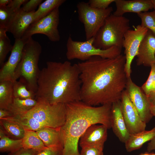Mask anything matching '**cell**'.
I'll list each match as a JSON object with an SVG mask.
<instances>
[{
	"label": "cell",
	"mask_w": 155,
	"mask_h": 155,
	"mask_svg": "<svg viewBox=\"0 0 155 155\" xmlns=\"http://www.w3.org/2000/svg\"><path fill=\"white\" fill-rule=\"evenodd\" d=\"M126 58L94 56L77 63L81 81V101L89 105L112 104L121 100L127 77Z\"/></svg>",
	"instance_id": "1"
},
{
	"label": "cell",
	"mask_w": 155,
	"mask_h": 155,
	"mask_svg": "<svg viewBox=\"0 0 155 155\" xmlns=\"http://www.w3.org/2000/svg\"><path fill=\"white\" fill-rule=\"evenodd\" d=\"M81 85L77 63L48 61L40 72L36 99L43 98L51 104L81 101Z\"/></svg>",
	"instance_id": "2"
},
{
	"label": "cell",
	"mask_w": 155,
	"mask_h": 155,
	"mask_svg": "<svg viewBox=\"0 0 155 155\" xmlns=\"http://www.w3.org/2000/svg\"><path fill=\"white\" fill-rule=\"evenodd\" d=\"M112 104L95 107L82 101L65 104V120L60 128L63 145V155H80L78 148L80 139L91 125L100 124L108 129L111 128Z\"/></svg>",
	"instance_id": "3"
},
{
	"label": "cell",
	"mask_w": 155,
	"mask_h": 155,
	"mask_svg": "<svg viewBox=\"0 0 155 155\" xmlns=\"http://www.w3.org/2000/svg\"><path fill=\"white\" fill-rule=\"evenodd\" d=\"M42 47L32 37L25 44L20 61L15 72L12 82L19 79L28 89L36 93L38 89L37 80L40 70L38 67Z\"/></svg>",
	"instance_id": "4"
},
{
	"label": "cell",
	"mask_w": 155,
	"mask_h": 155,
	"mask_svg": "<svg viewBox=\"0 0 155 155\" xmlns=\"http://www.w3.org/2000/svg\"><path fill=\"white\" fill-rule=\"evenodd\" d=\"M130 29L128 19L111 14L106 19L94 37L93 45L103 50L113 46L122 48L124 35Z\"/></svg>",
	"instance_id": "5"
},
{
	"label": "cell",
	"mask_w": 155,
	"mask_h": 155,
	"mask_svg": "<svg viewBox=\"0 0 155 155\" xmlns=\"http://www.w3.org/2000/svg\"><path fill=\"white\" fill-rule=\"evenodd\" d=\"M94 38L84 42L73 40L71 36L67 40L66 56L69 60L74 59L84 61L94 56L104 58H115L121 54L122 48L113 46L106 49H102L93 45Z\"/></svg>",
	"instance_id": "6"
},
{
	"label": "cell",
	"mask_w": 155,
	"mask_h": 155,
	"mask_svg": "<svg viewBox=\"0 0 155 155\" xmlns=\"http://www.w3.org/2000/svg\"><path fill=\"white\" fill-rule=\"evenodd\" d=\"M36 99V105L24 114L34 118L46 127L60 128L65 120V104H51L41 98Z\"/></svg>",
	"instance_id": "7"
},
{
	"label": "cell",
	"mask_w": 155,
	"mask_h": 155,
	"mask_svg": "<svg viewBox=\"0 0 155 155\" xmlns=\"http://www.w3.org/2000/svg\"><path fill=\"white\" fill-rule=\"evenodd\" d=\"M77 7L79 20L84 25L86 40L94 37L106 18L111 14L113 8L100 9L91 7L88 2H80Z\"/></svg>",
	"instance_id": "8"
},
{
	"label": "cell",
	"mask_w": 155,
	"mask_h": 155,
	"mask_svg": "<svg viewBox=\"0 0 155 155\" xmlns=\"http://www.w3.org/2000/svg\"><path fill=\"white\" fill-rule=\"evenodd\" d=\"M59 7L31 24L22 38L28 39L34 34H41L45 35L51 41H59L60 38L58 29L59 22Z\"/></svg>",
	"instance_id": "9"
},
{
	"label": "cell",
	"mask_w": 155,
	"mask_h": 155,
	"mask_svg": "<svg viewBox=\"0 0 155 155\" xmlns=\"http://www.w3.org/2000/svg\"><path fill=\"white\" fill-rule=\"evenodd\" d=\"M133 28V29H130L125 33L123 42L126 58L125 69L128 78L131 77L132 62L137 55L141 41L148 30L141 25Z\"/></svg>",
	"instance_id": "10"
},
{
	"label": "cell",
	"mask_w": 155,
	"mask_h": 155,
	"mask_svg": "<svg viewBox=\"0 0 155 155\" xmlns=\"http://www.w3.org/2000/svg\"><path fill=\"white\" fill-rule=\"evenodd\" d=\"M125 90L142 120L146 123L149 122L153 116L150 111L151 105L141 88L134 83L130 77L127 78Z\"/></svg>",
	"instance_id": "11"
},
{
	"label": "cell",
	"mask_w": 155,
	"mask_h": 155,
	"mask_svg": "<svg viewBox=\"0 0 155 155\" xmlns=\"http://www.w3.org/2000/svg\"><path fill=\"white\" fill-rule=\"evenodd\" d=\"M120 101L123 115L130 134L145 130L146 123L141 119L125 90L122 92Z\"/></svg>",
	"instance_id": "12"
},
{
	"label": "cell",
	"mask_w": 155,
	"mask_h": 155,
	"mask_svg": "<svg viewBox=\"0 0 155 155\" xmlns=\"http://www.w3.org/2000/svg\"><path fill=\"white\" fill-rule=\"evenodd\" d=\"M28 39L22 38L15 39L9 58L0 69V82L12 81L16 70L22 58L24 46Z\"/></svg>",
	"instance_id": "13"
},
{
	"label": "cell",
	"mask_w": 155,
	"mask_h": 155,
	"mask_svg": "<svg viewBox=\"0 0 155 155\" xmlns=\"http://www.w3.org/2000/svg\"><path fill=\"white\" fill-rule=\"evenodd\" d=\"M35 11L27 12L21 7L14 13L7 30L15 39L22 38L29 26L34 22V14Z\"/></svg>",
	"instance_id": "14"
},
{
	"label": "cell",
	"mask_w": 155,
	"mask_h": 155,
	"mask_svg": "<svg viewBox=\"0 0 155 155\" xmlns=\"http://www.w3.org/2000/svg\"><path fill=\"white\" fill-rule=\"evenodd\" d=\"M136 57L137 66L150 67L155 63V35L149 30L141 41Z\"/></svg>",
	"instance_id": "15"
},
{
	"label": "cell",
	"mask_w": 155,
	"mask_h": 155,
	"mask_svg": "<svg viewBox=\"0 0 155 155\" xmlns=\"http://www.w3.org/2000/svg\"><path fill=\"white\" fill-rule=\"evenodd\" d=\"M110 121L114 133L121 142L125 143L130 134L123 115L120 100L112 104Z\"/></svg>",
	"instance_id": "16"
},
{
	"label": "cell",
	"mask_w": 155,
	"mask_h": 155,
	"mask_svg": "<svg viewBox=\"0 0 155 155\" xmlns=\"http://www.w3.org/2000/svg\"><path fill=\"white\" fill-rule=\"evenodd\" d=\"M108 127L101 124H93L89 126L81 136L79 144L81 147L92 145L104 146L107 137Z\"/></svg>",
	"instance_id": "17"
},
{
	"label": "cell",
	"mask_w": 155,
	"mask_h": 155,
	"mask_svg": "<svg viewBox=\"0 0 155 155\" xmlns=\"http://www.w3.org/2000/svg\"><path fill=\"white\" fill-rule=\"evenodd\" d=\"M116 9L113 14L123 16L128 12L136 13L147 12L153 8L151 0H115Z\"/></svg>",
	"instance_id": "18"
},
{
	"label": "cell",
	"mask_w": 155,
	"mask_h": 155,
	"mask_svg": "<svg viewBox=\"0 0 155 155\" xmlns=\"http://www.w3.org/2000/svg\"><path fill=\"white\" fill-rule=\"evenodd\" d=\"M60 128L45 127L36 132L46 147L63 148Z\"/></svg>",
	"instance_id": "19"
},
{
	"label": "cell",
	"mask_w": 155,
	"mask_h": 155,
	"mask_svg": "<svg viewBox=\"0 0 155 155\" xmlns=\"http://www.w3.org/2000/svg\"><path fill=\"white\" fill-rule=\"evenodd\" d=\"M155 136V127L150 130H144L131 134L125 142L126 150L130 152L140 148L143 144L150 141Z\"/></svg>",
	"instance_id": "20"
},
{
	"label": "cell",
	"mask_w": 155,
	"mask_h": 155,
	"mask_svg": "<svg viewBox=\"0 0 155 155\" xmlns=\"http://www.w3.org/2000/svg\"><path fill=\"white\" fill-rule=\"evenodd\" d=\"M0 127L9 137L16 140L22 139L23 138L25 129L17 123L3 118L0 119Z\"/></svg>",
	"instance_id": "21"
},
{
	"label": "cell",
	"mask_w": 155,
	"mask_h": 155,
	"mask_svg": "<svg viewBox=\"0 0 155 155\" xmlns=\"http://www.w3.org/2000/svg\"><path fill=\"white\" fill-rule=\"evenodd\" d=\"M37 101L35 99H21L14 98L7 109L13 115L25 114L37 104Z\"/></svg>",
	"instance_id": "22"
},
{
	"label": "cell",
	"mask_w": 155,
	"mask_h": 155,
	"mask_svg": "<svg viewBox=\"0 0 155 155\" xmlns=\"http://www.w3.org/2000/svg\"><path fill=\"white\" fill-rule=\"evenodd\" d=\"M22 140L23 148L25 149L38 151L47 147L35 131L25 129L24 135Z\"/></svg>",
	"instance_id": "23"
},
{
	"label": "cell",
	"mask_w": 155,
	"mask_h": 155,
	"mask_svg": "<svg viewBox=\"0 0 155 155\" xmlns=\"http://www.w3.org/2000/svg\"><path fill=\"white\" fill-rule=\"evenodd\" d=\"M14 98L13 82L10 80L0 82V108L7 110Z\"/></svg>",
	"instance_id": "24"
},
{
	"label": "cell",
	"mask_w": 155,
	"mask_h": 155,
	"mask_svg": "<svg viewBox=\"0 0 155 155\" xmlns=\"http://www.w3.org/2000/svg\"><path fill=\"white\" fill-rule=\"evenodd\" d=\"M15 121L21 125L25 129L36 131L46 127L34 118L24 114L13 115L5 118Z\"/></svg>",
	"instance_id": "25"
},
{
	"label": "cell",
	"mask_w": 155,
	"mask_h": 155,
	"mask_svg": "<svg viewBox=\"0 0 155 155\" xmlns=\"http://www.w3.org/2000/svg\"><path fill=\"white\" fill-rule=\"evenodd\" d=\"M65 0H46L41 3L34 14V22L47 16L55 8L59 7Z\"/></svg>",
	"instance_id": "26"
},
{
	"label": "cell",
	"mask_w": 155,
	"mask_h": 155,
	"mask_svg": "<svg viewBox=\"0 0 155 155\" xmlns=\"http://www.w3.org/2000/svg\"><path fill=\"white\" fill-rule=\"evenodd\" d=\"M22 148V139H14L6 135L0 137V152H11Z\"/></svg>",
	"instance_id": "27"
},
{
	"label": "cell",
	"mask_w": 155,
	"mask_h": 155,
	"mask_svg": "<svg viewBox=\"0 0 155 155\" xmlns=\"http://www.w3.org/2000/svg\"><path fill=\"white\" fill-rule=\"evenodd\" d=\"M13 91L14 98L36 99V93L28 90L24 83L19 80L13 82Z\"/></svg>",
	"instance_id": "28"
},
{
	"label": "cell",
	"mask_w": 155,
	"mask_h": 155,
	"mask_svg": "<svg viewBox=\"0 0 155 155\" xmlns=\"http://www.w3.org/2000/svg\"><path fill=\"white\" fill-rule=\"evenodd\" d=\"M137 14L141 19L140 25L150 30L155 35V11L142 12Z\"/></svg>",
	"instance_id": "29"
},
{
	"label": "cell",
	"mask_w": 155,
	"mask_h": 155,
	"mask_svg": "<svg viewBox=\"0 0 155 155\" xmlns=\"http://www.w3.org/2000/svg\"><path fill=\"white\" fill-rule=\"evenodd\" d=\"M13 45L6 33L0 34V65L1 67L4 63L7 55L11 51Z\"/></svg>",
	"instance_id": "30"
},
{
	"label": "cell",
	"mask_w": 155,
	"mask_h": 155,
	"mask_svg": "<svg viewBox=\"0 0 155 155\" xmlns=\"http://www.w3.org/2000/svg\"><path fill=\"white\" fill-rule=\"evenodd\" d=\"M151 71L146 82L141 87L142 90L148 96L154 91L155 86V63L152 64L151 66Z\"/></svg>",
	"instance_id": "31"
},
{
	"label": "cell",
	"mask_w": 155,
	"mask_h": 155,
	"mask_svg": "<svg viewBox=\"0 0 155 155\" xmlns=\"http://www.w3.org/2000/svg\"><path fill=\"white\" fill-rule=\"evenodd\" d=\"M14 12L7 6H0V28L7 29Z\"/></svg>",
	"instance_id": "32"
},
{
	"label": "cell",
	"mask_w": 155,
	"mask_h": 155,
	"mask_svg": "<svg viewBox=\"0 0 155 155\" xmlns=\"http://www.w3.org/2000/svg\"><path fill=\"white\" fill-rule=\"evenodd\" d=\"M81 147L80 155H104V146L87 145Z\"/></svg>",
	"instance_id": "33"
},
{
	"label": "cell",
	"mask_w": 155,
	"mask_h": 155,
	"mask_svg": "<svg viewBox=\"0 0 155 155\" xmlns=\"http://www.w3.org/2000/svg\"><path fill=\"white\" fill-rule=\"evenodd\" d=\"M115 0H90L88 3L92 7L100 9H105Z\"/></svg>",
	"instance_id": "34"
},
{
	"label": "cell",
	"mask_w": 155,
	"mask_h": 155,
	"mask_svg": "<svg viewBox=\"0 0 155 155\" xmlns=\"http://www.w3.org/2000/svg\"><path fill=\"white\" fill-rule=\"evenodd\" d=\"M63 148L47 147L37 152L35 155H63Z\"/></svg>",
	"instance_id": "35"
},
{
	"label": "cell",
	"mask_w": 155,
	"mask_h": 155,
	"mask_svg": "<svg viewBox=\"0 0 155 155\" xmlns=\"http://www.w3.org/2000/svg\"><path fill=\"white\" fill-rule=\"evenodd\" d=\"M42 0H28L22 8L24 11L29 12L35 11V9L41 4Z\"/></svg>",
	"instance_id": "36"
},
{
	"label": "cell",
	"mask_w": 155,
	"mask_h": 155,
	"mask_svg": "<svg viewBox=\"0 0 155 155\" xmlns=\"http://www.w3.org/2000/svg\"><path fill=\"white\" fill-rule=\"evenodd\" d=\"M28 0H11L7 6L14 12H16L21 8V6L26 3Z\"/></svg>",
	"instance_id": "37"
},
{
	"label": "cell",
	"mask_w": 155,
	"mask_h": 155,
	"mask_svg": "<svg viewBox=\"0 0 155 155\" xmlns=\"http://www.w3.org/2000/svg\"><path fill=\"white\" fill-rule=\"evenodd\" d=\"M38 151L22 148L14 152L9 153L7 155H35Z\"/></svg>",
	"instance_id": "38"
},
{
	"label": "cell",
	"mask_w": 155,
	"mask_h": 155,
	"mask_svg": "<svg viewBox=\"0 0 155 155\" xmlns=\"http://www.w3.org/2000/svg\"><path fill=\"white\" fill-rule=\"evenodd\" d=\"M11 112L8 110L0 108V119L12 116Z\"/></svg>",
	"instance_id": "39"
},
{
	"label": "cell",
	"mask_w": 155,
	"mask_h": 155,
	"mask_svg": "<svg viewBox=\"0 0 155 155\" xmlns=\"http://www.w3.org/2000/svg\"><path fill=\"white\" fill-rule=\"evenodd\" d=\"M147 150L149 152L155 150V136L148 143Z\"/></svg>",
	"instance_id": "40"
},
{
	"label": "cell",
	"mask_w": 155,
	"mask_h": 155,
	"mask_svg": "<svg viewBox=\"0 0 155 155\" xmlns=\"http://www.w3.org/2000/svg\"><path fill=\"white\" fill-rule=\"evenodd\" d=\"M148 97L151 106H155V91L152 93Z\"/></svg>",
	"instance_id": "41"
},
{
	"label": "cell",
	"mask_w": 155,
	"mask_h": 155,
	"mask_svg": "<svg viewBox=\"0 0 155 155\" xmlns=\"http://www.w3.org/2000/svg\"><path fill=\"white\" fill-rule=\"evenodd\" d=\"M11 0H0V6H7L10 3Z\"/></svg>",
	"instance_id": "42"
},
{
	"label": "cell",
	"mask_w": 155,
	"mask_h": 155,
	"mask_svg": "<svg viewBox=\"0 0 155 155\" xmlns=\"http://www.w3.org/2000/svg\"><path fill=\"white\" fill-rule=\"evenodd\" d=\"M150 109L151 113L153 116H155V105L151 106Z\"/></svg>",
	"instance_id": "43"
},
{
	"label": "cell",
	"mask_w": 155,
	"mask_h": 155,
	"mask_svg": "<svg viewBox=\"0 0 155 155\" xmlns=\"http://www.w3.org/2000/svg\"><path fill=\"white\" fill-rule=\"evenodd\" d=\"M151 1L153 5V8L154 9L155 11V0H151Z\"/></svg>",
	"instance_id": "44"
},
{
	"label": "cell",
	"mask_w": 155,
	"mask_h": 155,
	"mask_svg": "<svg viewBox=\"0 0 155 155\" xmlns=\"http://www.w3.org/2000/svg\"><path fill=\"white\" fill-rule=\"evenodd\" d=\"M139 155H150V153L148 152H145L144 153H142L139 154Z\"/></svg>",
	"instance_id": "45"
},
{
	"label": "cell",
	"mask_w": 155,
	"mask_h": 155,
	"mask_svg": "<svg viewBox=\"0 0 155 155\" xmlns=\"http://www.w3.org/2000/svg\"><path fill=\"white\" fill-rule=\"evenodd\" d=\"M150 155H155V153H150Z\"/></svg>",
	"instance_id": "46"
},
{
	"label": "cell",
	"mask_w": 155,
	"mask_h": 155,
	"mask_svg": "<svg viewBox=\"0 0 155 155\" xmlns=\"http://www.w3.org/2000/svg\"><path fill=\"white\" fill-rule=\"evenodd\" d=\"M155 89H154V92H155Z\"/></svg>",
	"instance_id": "47"
}]
</instances>
